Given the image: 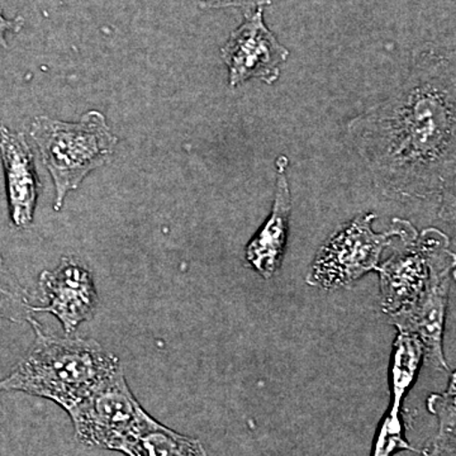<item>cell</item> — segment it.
Segmentation results:
<instances>
[{"mask_svg":"<svg viewBox=\"0 0 456 456\" xmlns=\"http://www.w3.org/2000/svg\"><path fill=\"white\" fill-rule=\"evenodd\" d=\"M23 25L25 20L22 17L7 18L0 8V47H8V35L20 32Z\"/></svg>","mask_w":456,"mask_h":456,"instance_id":"16","label":"cell"},{"mask_svg":"<svg viewBox=\"0 0 456 456\" xmlns=\"http://www.w3.org/2000/svg\"><path fill=\"white\" fill-rule=\"evenodd\" d=\"M422 355H424V346H422L421 340L416 335L399 331L395 344V355H393L391 369L393 391L391 412L399 413L402 399L415 379Z\"/></svg>","mask_w":456,"mask_h":456,"instance_id":"13","label":"cell"},{"mask_svg":"<svg viewBox=\"0 0 456 456\" xmlns=\"http://www.w3.org/2000/svg\"><path fill=\"white\" fill-rule=\"evenodd\" d=\"M27 321L35 341L12 373L0 380V392L46 398L68 412L122 368L118 358L93 338L49 335L32 316Z\"/></svg>","mask_w":456,"mask_h":456,"instance_id":"2","label":"cell"},{"mask_svg":"<svg viewBox=\"0 0 456 456\" xmlns=\"http://www.w3.org/2000/svg\"><path fill=\"white\" fill-rule=\"evenodd\" d=\"M31 137L55 185L57 212L69 191L79 188L92 171L104 167L118 145V137L99 110H89L74 123L36 117Z\"/></svg>","mask_w":456,"mask_h":456,"instance_id":"3","label":"cell"},{"mask_svg":"<svg viewBox=\"0 0 456 456\" xmlns=\"http://www.w3.org/2000/svg\"><path fill=\"white\" fill-rule=\"evenodd\" d=\"M28 292L5 265L0 255V318L20 323L32 316Z\"/></svg>","mask_w":456,"mask_h":456,"instance_id":"14","label":"cell"},{"mask_svg":"<svg viewBox=\"0 0 456 456\" xmlns=\"http://www.w3.org/2000/svg\"><path fill=\"white\" fill-rule=\"evenodd\" d=\"M454 266L455 256L449 248L441 251L432 264L430 279L419 299L407 310L393 314L399 331L416 335L428 362L443 369H448L443 354V331Z\"/></svg>","mask_w":456,"mask_h":456,"instance_id":"9","label":"cell"},{"mask_svg":"<svg viewBox=\"0 0 456 456\" xmlns=\"http://www.w3.org/2000/svg\"><path fill=\"white\" fill-rule=\"evenodd\" d=\"M126 456H206L202 444L145 413L121 449Z\"/></svg>","mask_w":456,"mask_h":456,"instance_id":"12","label":"cell"},{"mask_svg":"<svg viewBox=\"0 0 456 456\" xmlns=\"http://www.w3.org/2000/svg\"><path fill=\"white\" fill-rule=\"evenodd\" d=\"M455 95L454 53L428 47L389 97L351 119V142L384 194L454 196Z\"/></svg>","mask_w":456,"mask_h":456,"instance_id":"1","label":"cell"},{"mask_svg":"<svg viewBox=\"0 0 456 456\" xmlns=\"http://www.w3.org/2000/svg\"><path fill=\"white\" fill-rule=\"evenodd\" d=\"M38 289L46 305L32 307L55 316L70 336L83 322L92 320L98 308V292L92 272L75 257L65 256L53 270H45L38 278Z\"/></svg>","mask_w":456,"mask_h":456,"instance_id":"8","label":"cell"},{"mask_svg":"<svg viewBox=\"0 0 456 456\" xmlns=\"http://www.w3.org/2000/svg\"><path fill=\"white\" fill-rule=\"evenodd\" d=\"M272 0H194L198 7L202 9L244 8L246 11L264 8Z\"/></svg>","mask_w":456,"mask_h":456,"instance_id":"15","label":"cell"},{"mask_svg":"<svg viewBox=\"0 0 456 456\" xmlns=\"http://www.w3.org/2000/svg\"><path fill=\"white\" fill-rule=\"evenodd\" d=\"M401 245L382 266L380 289L383 311L395 314L410 308L424 292L430 279L432 264L441 251L449 248V239L439 230L428 228L419 236L406 221L401 236Z\"/></svg>","mask_w":456,"mask_h":456,"instance_id":"6","label":"cell"},{"mask_svg":"<svg viewBox=\"0 0 456 456\" xmlns=\"http://www.w3.org/2000/svg\"><path fill=\"white\" fill-rule=\"evenodd\" d=\"M288 165L289 160L284 155L279 156L275 161L277 182L272 213L265 224L246 248V260L248 265L266 279L272 278L281 268L287 246L292 212V196L285 173Z\"/></svg>","mask_w":456,"mask_h":456,"instance_id":"11","label":"cell"},{"mask_svg":"<svg viewBox=\"0 0 456 456\" xmlns=\"http://www.w3.org/2000/svg\"><path fill=\"white\" fill-rule=\"evenodd\" d=\"M374 213L358 216L322 246L312 265L308 283L334 289L346 287L379 266L384 248L398 239L406 221L395 220L388 232L373 230Z\"/></svg>","mask_w":456,"mask_h":456,"instance_id":"4","label":"cell"},{"mask_svg":"<svg viewBox=\"0 0 456 456\" xmlns=\"http://www.w3.org/2000/svg\"><path fill=\"white\" fill-rule=\"evenodd\" d=\"M0 158L12 224L17 228L31 226L41 184L31 146L23 132L0 126Z\"/></svg>","mask_w":456,"mask_h":456,"instance_id":"10","label":"cell"},{"mask_svg":"<svg viewBox=\"0 0 456 456\" xmlns=\"http://www.w3.org/2000/svg\"><path fill=\"white\" fill-rule=\"evenodd\" d=\"M145 413L122 368L68 411L75 436L83 445L118 452Z\"/></svg>","mask_w":456,"mask_h":456,"instance_id":"5","label":"cell"},{"mask_svg":"<svg viewBox=\"0 0 456 456\" xmlns=\"http://www.w3.org/2000/svg\"><path fill=\"white\" fill-rule=\"evenodd\" d=\"M231 88L251 79L273 86L281 77L289 50L279 42L264 20V8L246 11L244 20L222 46Z\"/></svg>","mask_w":456,"mask_h":456,"instance_id":"7","label":"cell"}]
</instances>
